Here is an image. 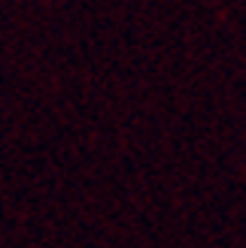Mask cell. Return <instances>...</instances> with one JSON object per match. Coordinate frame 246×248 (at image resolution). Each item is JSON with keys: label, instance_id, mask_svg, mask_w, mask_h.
<instances>
[]
</instances>
